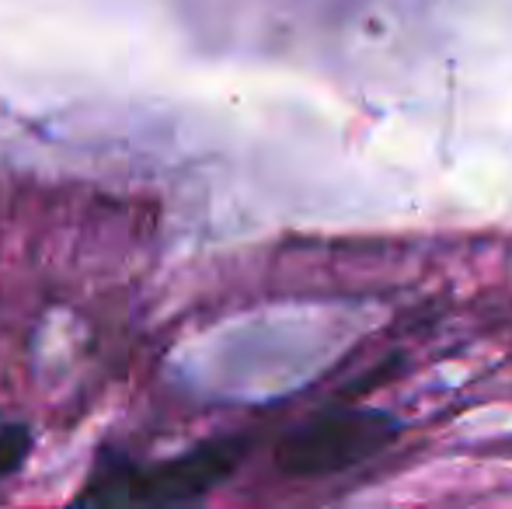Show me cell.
Returning <instances> with one entry per match:
<instances>
[{
  "instance_id": "1",
  "label": "cell",
  "mask_w": 512,
  "mask_h": 509,
  "mask_svg": "<svg viewBox=\"0 0 512 509\" xmlns=\"http://www.w3.org/2000/svg\"><path fill=\"white\" fill-rule=\"evenodd\" d=\"M401 436V422L384 408L342 405L317 412L279 440L276 468L286 478H331L380 457Z\"/></svg>"
},
{
  "instance_id": "2",
  "label": "cell",
  "mask_w": 512,
  "mask_h": 509,
  "mask_svg": "<svg viewBox=\"0 0 512 509\" xmlns=\"http://www.w3.org/2000/svg\"><path fill=\"white\" fill-rule=\"evenodd\" d=\"M248 443L237 436L209 440L147 471H112L81 492V503L102 506H178L220 489L241 468Z\"/></svg>"
},
{
  "instance_id": "3",
  "label": "cell",
  "mask_w": 512,
  "mask_h": 509,
  "mask_svg": "<svg viewBox=\"0 0 512 509\" xmlns=\"http://www.w3.org/2000/svg\"><path fill=\"white\" fill-rule=\"evenodd\" d=\"M32 454V429L25 422H0V478L14 475Z\"/></svg>"
}]
</instances>
